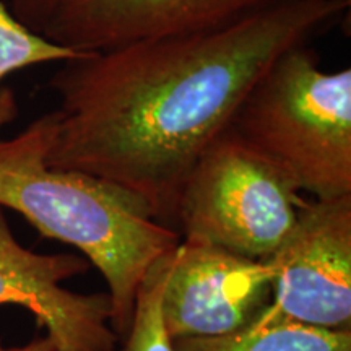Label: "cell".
Listing matches in <instances>:
<instances>
[{
  "mask_svg": "<svg viewBox=\"0 0 351 351\" xmlns=\"http://www.w3.org/2000/svg\"><path fill=\"white\" fill-rule=\"evenodd\" d=\"M351 0H282L212 32L83 52L62 62L54 168L111 182L174 228L200 156L278 56L335 23Z\"/></svg>",
  "mask_w": 351,
  "mask_h": 351,
  "instance_id": "cell-1",
  "label": "cell"
},
{
  "mask_svg": "<svg viewBox=\"0 0 351 351\" xmlns=\"http://www.w3.org/2000/svg\"><path fill=\"white\" fill-rule=\"evenodd\" d=\"M57 111L0 142V208H10L44 238L77 247L108 285L112 328L129 332L138 289L158 258L181 243L129 192L96 176L47 163Z\"/></svg>",
  "mask_w": 351,
  "mask_h": 351,
  "instance_id": "cell-2",
  "label": "cell"
},
{
  "mask_svg": "<svg viewBox=\"0 0 351 351\" xmlns=\"http://www.w3.org/2000/svg\"><path fill=\"white\" fill-rule=\"evenodd\" d=\"M230 130L300 192L351 194V69L324 70L306 44L276 57Z\"/></svg>",
  "mask_w": 351,
  "mask_h": 351,
  "instance_id": "cell-3",
  "label": "cell"
},
{
  "mask_svg": "<svg viewBox=\"0 0 351 351\" xmlns=\"http://www.w3.org/2000/svg\"><path fill=\"white\" fill-rule=\"evenodd\" d=\"M269 160L228 129L189 174L176 225L182 238L267 261L295 226L304 199Z\"/></svg>",
  "mask_w": 351,
  "mask_h": 351,
  "instance_id": "cell-4",
  "label": "cell"
},
{
  "mask_svg": "<svg viewBox=\"0 0 351 351\" xmlns=\"http://www.w3.org/2000/svg\"><path fill=\"white\" fill-rule=\"evenodd\" d=\"M267 262L274 291L256 322L351 330V194L302 202L295 226Z\"/></svg>",
  "mask_w": 351,
  "mask_h": 351,
  "instance_id": "cell-5",
  "label": "cell"
},
{
  "mask_svg": "<svg viewBox=\"0 0 351 351\" xmlns=\"http://www.w3.org/2000/svg\"><path fill=\"white\" fill-rule=\"evenodd\" d=\"M267 261L182 238L165 256L161 315L171 340L218 337L249 327L271 300Z\"/></svg>",
  "mask_w": 351,
  "mask_h": 351,
  "instance_id": "cell-6",
  "label": "cell"
},
{
  "mask_svg": "<svg viewBox=\"0 0 351 351\" xmlns=\"http://www.w3.org/2000/svg\"><path fill=\"white\" fill-rule=\"evenodd\" d=\"M88 267L86 258L23 247L0 208V304L28 309L59 351H114L119 340L108 293L80 295L62 287Z\"/></svg>",
  "mask_w": 351,
  "mask_h": 351,
  "instance_id": "cell-7",
  "label": "cell"
},
{
  "mask_svg": "<svg viewBox=\"0 0 351 351\" xmlns=\"http://www.w3.org/2000/svg\"><path fill=\"white\" fill-rule=\"evenodd\" d=\"M282 0H65L43 36L77 52L223 28Z\"/></svg>",
  "mask_w": 351,
  "mask_h": 351,
  "instance_id": "cell-8",
  "label": "cell"
},
{
  "mask_svg": "<svg viewBox=\"0 0 351 351\" xmlns=\"http://www.w3.org/2000/svg\"><path fill=\"white\" fill-rule=\"evenodd\" d=\"M174 351H351V330H326L291 322H254L218 337L173 341Z\"/></svg>",
  "mask_w": 351,
  "mask_h": 351,
  "instance_id": "cell-9",
  "label": "cell"
},
{
  "mask_svg": "<svg viewBox=\"0 0 351 351\" xmlns=\"http://www.w3.org/2000/svg\"><path fill=\"white\" fill-rule=\"evenodd\" d=\"M82 54L29 29L16 20L5 3L0 2V129L19 116L16 96L3 86L8 75L36 65L67 62Z\"/></svg>",
  "mask_w": 351,
  "mask_h": 351,
  "instance_id": "cell-10",
  "label": "cell"
},
{
  "mask_svg": "<svg viewBox=\"0 0 351 351\" xmlns=\"http://www.w3.org/2000/svg\"><path fill=\"white\" fill-rule=\"evenodd\" d=\"M165 256L153 263L138 289L124 351H174L161 315Z\"/></svg>",
  "mask_w": 351,
  "mask_h": 351,
  "instance_id": "cell-11",
  "label": "cell"
},
{
  "mask_svg": "<svg viewBox=\"0 0 351 351\" xmlns=\"http://www.w3.org/2000/svg\"><path fill=\"white\" fill-rule=\"evenodd\" d=\"M65 0H10V12L25 26L43 33Z\"/></svg>",
  "mask_w": 351,
  "mask_h": 351,
  "instance_id": "cell-12",
  "label": "cell"
},
{
  "mask_svg": "<svg viewBox=\"0 0 351 351\" xmlns=\"http://www.w3.org/2000/svg\"><path fill=\"white\" fill-rule=\"evenodd\" d=\"M0 351H59L56 348V345L52 343L51 339H47L46 335L39 337V339L29 341L25 346H15V348H3L0 346Z\"/></svg>",
  "mask_w": 351,
  "mask_h": 351,
  "instance_id": "cell-13",
  "label": "cell"
}]
</instances>
